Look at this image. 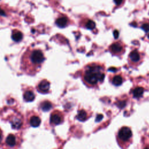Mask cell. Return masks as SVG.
I'll list each match as a JSON object with an SVG mask.
<instances>
[{
    "mask_svg": "<svg viewBox=\"0 0 149 149\" xmlns=\"http://www.w3.org/2000/svg\"><path fill=\"white\" fill-rule=\"evenodd\" d=\"M44 59V55L41 50L29 48L22 57L21 68L27 73L33 75L40 69Z\"/></svg>",
    "mask_w": 149,
    "mask_h": 149,
    "instance_id": "cell-1",
    "label": "cell"
},
{
    "mask_svg": "<svg viewBox=\"0 0 149 149\" xmlns=\"http://www.w3.org/2000/svg\"><path fill=\"white\" fill-rule=\"evenodd\" d=\"M105 77V68L103 65L93 63L87 65L82 72L83 82L89 87H95L102 83Z\"/></svg>",
    "mask_w": 149,
    "mask_h": 149,
    "instance_id": "cell-2",
    "label": "cell"
},
{
    "mask_svg": "<svg viewBox=\"0 0 149 149\" xmlns=\"http://www.w3.org/2000/svg\"><path fill=\"white\" fill-rule=\"evenodd\" d=\"M132 138V132L131 129L127 127L123 126L119 129L117 134V140L119 144L121 146L123 144L122 147H124V145H129L131 142Z\"/></svg>",
    "mask_w": 149,
    "mask_h": 149,
    "instance_id": "cell-3",
    "label": "cell"
},
{
    "mask_svg": "<svg viewBox=\"0 0 149 149\" xmlns=\"http://www.w3.org/2000/svg\"><path fill=\"white\" fill-rule=\"evenodd\" d=\"M109 48L112 55L119 56L125 52V44L120 41H115L109 46Z\"/></svg>",
    "mask_w": 149,
    "mask_h": 149,
    "instance_id": "cell-4",
    "label": "cell"
},
{
    "mask_svg": "<svg viewBox=\"0 0 149 149\" xmlns=\"http://www.w3.org/2000/svg\"><path fill=\"white\" fill-rule=\"evenodd\" d=\"M64 116L63 113L58 110L53 111L50 116V123L52 125H57L63 122Z\"/></svg>",
    "mask_w": 149,
    "mask_h": 149,
    "instance_id": "cell-5",
    "label": "cell"
},
{
    "mask_svg": "<svg viewBox=\"0 0 149 149\" xmlns=\"http://www.w3.org/2000/svg\"><path fill=\"white\" fill-rule=\"evenodd\" d=\"M129 62L132 65H137L141 62L142 56L141 53H140L137 49L132 51L129 55Z\"/></svg>",
    "mask_w": 149,
    "mask_h": 149,
    "instance_id": "cell-6",
    "label": "cell"
},
{
    "mask_svg": "<svg viewBox=\"0 0 149 149\" xmlns=\"http://www.w3.org/2000/svg\"><path fill=\"white\" fill-rule=\"evenodd\" d=\"M50 87L49 82L44 79L41 80L37 86V90L41 93H46L49 91Z\"/></svg>",
    "mask_w": 149,
    "mask_h": 149,
    "instance_id": "cell-7",
    "label": "cell"
},
{
    "mask_svg": "<svg viewBox=\"0 0 149 149\" xmlns=\"http://www.w3.org/2000/svg\"><path fill=\"white\" fill-rule=\"evenodd\" d=\"M111 81L115 86H120L123 81V77L121 74H115L111 77Z\"/></svg>",
    "mask_w": 149,
    "mask_h": 149,
    "instance_id": "cell-8",
    "label": "cell"
},
{
    "mask_svg": "<svg viewBox=\"0 0 149 149\" xmlns=\"http://www.w3.org/2000/svg\"><path fill=\"white\" fill-rule=\"evenodd\" d=\"M144 92V88L141 86H137L134 87L132 91V94L133 97L139 98L143 96Z\"/></svg>",
    "mask_w": 149,
    "mask_h": 149,
    "instance_id": "cell-9",
    "label": "cell"
},
{
    "mask_svg": "<svg viewBox=\"0 0 149 149\" xmlns=\"http://www.w3.org/2000/svg\"><path fill=\"white\" fill-rule=\"evenodd\" d=\"M13 129H19L22 125V120L20 117L14 116L10 120Z\"/></svg>",
    "mask_w": 149,
    "mask_h": 149,
    "instance_id": "cell-10",
    "label": "cell"
},
{
    "mask_svg": "<svg viewBox=\"0 0 149 149\" xmlns=\"http://www.w3.org/2000/svg\"><path fill=\"white\" fill-rule=\"evenodd\" d=\"M24 100L27 102L33 101L35 98V94L34 92L30 90H27L24 91L23 94Z\"/></svg>",
    "mask_w": 149,
    "mask_h": 149,
    "instance_id": "cell-11",
    "label": "cell"
},
{
    "mask_svg": "<svg viewBox=\"0 0 149 149\" xmlns=\"http://www.w3.org/2000/svg\"><path fill=\"white\" fill-rule=\"evenodd\" d=\"M29 123L30 125L33 127H38L41 123V119L37 115H33L30 118Z\"/></svg>",
    "mask_w": 149,
    "mask_h": 149,
    "instance_id": "cell-12",
    "label": "cell"
},
{
    "mask_svg": "<svg viewBox=\"0 0 149 149\" xmlns=\"http://www.w3.org/2000/svg\"><path fill=\"white\" fill-rule=\"evenodd\" d=\"M6 144L9 147H14L16 144V139L15 136L13 134H9L6 139Z\"/></svg>",
    "mask_w": 149,
    "mask_h": 149,
    "instance_id": "cell-13",
    "label": "cell"
},
{
    "mask_svg": "<svg viewBox=\"0 0 149 149\" xmlns=\"http://www.w3.org/2000/svg\"><path fill=\"white\" fill-rule=\"evenodd\" d=\"M68 23V19L65 16H62L58 18L56 20V24L59 27H65Z\"/></svg>",
    "mask_w": 149,
    "mask_h": 149,
    "instance_id": "cell-14",
    "label": "cell"
},
{
    "mask_svg": "<svg viewBox=\"0 0 149 149\" xmlns=\"http://www.w3.org/2000/svg\"><path fill=\"white\" fill-rule=\"evenodd\" d=\"M12 38L16 42L21 41L23 38V34L21 31L17 30H14L12 33Z\"/></svg>",
    "mask_w": 149,
    "mask_h": 149,
    "instance_id": "cell-15",
    "label": "cell"
},
{
    "mask_svg": "<svg viewBox=\"0 0 149 149\" xmlns=\"http://www.w3.org/2000/svg\"><path fill=\"white\" fill-rule=\"evenodd\" d=\"M88 116L89 115L86 111H85L84 109H81L78 112V114L77 115V119L80 121H84L88 119V118L89 117Z\"/></svg>",
    "mask_w": 149,
    "mask_h": 149,
    "instance_id": "cell-16",
    "label": "cell"
},
{
    "mask_svg": "<svg viewBox=\"0 0 149 149\" xmlns=\"http://www.w3.org/2000/svg\"><path fill=\"white\" fill-rule=\"evenodd\" d=\"M52 104L49 101H44L40 104V107L43 111H48L52 108Z\"/></svg>",
    "mask_w": 149,
    "mask_h": 149,
    "instance_id": "cell-17",
    "label": "cell"
},
{
    "mask_svg": "<svg viewBox=\"0 0 149 149\" xmlns=\"http://www.w3.org/2000/svg\"><path fill=\"white\" fill-rule=\"evenodd\" d=\"M95 27V23L91 20H88L86 23V27L88 29L93 30Z\"/></svg>",
    "mask_w": 149,
    "mask_h": 149,
    "instance_id": "cell-18",
    "label": "cell"
},
{
    "mask_svg": "<svg viewBox=\"0 0 149 149\" xmlns=\"http://www.w3.org/2000/svg\"><path fill=\"white\" fill-rule=\"evenodd\" d=\"M141 29H143L146 32L149 31V23H143L141 26Z\"/></svg>",
    "mask_w": 149,
    "mask_h": 149,
    "instance_id": "cell-19",
    "label": "cell"
},
{
    "mask_svg": "<svg viewBox=\"0 0 149 149\" xmlns=\"http://www.w3.org/2000/svg\"><path fill=\"white\" fill-rule=\"evenodd\" d=\"M126 104V101L125 100H122V101H119L118 102H117V105L119 107V108H123L124 107Z\"/></svg>",
    "mask_w": 149,
    "mask_h": 149,
    "instance_id": "cell-20",
    "label": "cell"
},
{
    "mask_svg": "<svg viewBox=\"0 0 149 149\" xmlns=\"http://www.w3.org/2000/svg\"><path fill=\"white\" fill-rule=\"evenodd\" d=\"M113 36H114V37L115 38H117L118 37V36H119V31L118 30H114V31H113Z\"/></svg>",
    "mask_w": 149,
    "mask_h": 149,
    "instance_id": "cell-21",
    "label": "cell"
},
{
    "mask_svg": "<svg viewBox=\"0 0 149 149\" xmlns=\"http://www.w3.org/2000/svg\"><path fill=\"white\" fill-rule=\"evenodd\" d=\"M102 117H103L102 115H98L97 116V118H96V121H97V122L100 121V120L102 118Z\"/></svg>",
    "mask_w": 149,
    "mask_h": 149,
    "instance_id": "cell-22",
    "label": "cell"
},
{
    "mask_svg": "<svg viewBox=\"0 0 149 149\" xmlns=\"http://www.w3.org/2000/svg\"><path fill=\"white\" fill-rule=\"evenodd\" d=\"M113 1L116 5H120L123 1V0H113Z\"/></svg>",
    "mask_w": 149,
    "mask_h": 149,
    "instance_id": "cell-23",
    "label": "cell"
},
{
    "mask_svg": "<svg viewBox=\"0 0 149 149\" xmlns=\"http://www.w3.org/2000/svg\"><path fill=\"white\" fill-rule=\"evenodd\" d=\"M2 138H3V134H2V132L1 131V130L0 129V144L2 142Z\"/></svg>",
    "mask_w": 149,
    "mask_h": 149,
    "instance_id": "cell-24",
    "label": "cell"
},
{
    "mask_svg": "<svg viewBox=\"0 0 149 149\" xmlns=\"http://www.w3.org/2000/svg\"><path fill=\"white\" fill-rule=\"evenodd\" d=\"M5 13L3 12V10H2L1 8H0V15H4Z\"/></svg>",
    "mask_w": 149,
    "mask_h": 149,
    "instance_id": "cell-25",
    "label": "cell"
}]
</instances>
